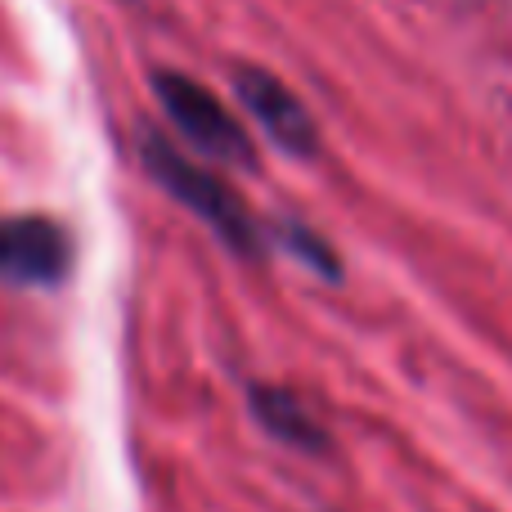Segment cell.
<instances>
[{
    "label": "cell",
    "instance_id": "6da1fadb",
    "mask_svg": "<svg viewBox=\"0 0 512 512\" xmlns=\"http://www.w3.org/2000/svg\"><path fill=\"white\" fill-rule=\"evenodd\" d=\"M135 149H140V162L153 185L167 189L185 212H194L230 252H239V256L265 252V230L256 225L252 207L243 203V194L225 176L198 167L185 149H176V144L158 131H140L135 135Z\"/></svg>",
    "mask_w": 512,
    "mask_h": 512
},
{
    "label": "cell",
    "instance_id": "7a4b0ae2",
    "mask_svg": "<svg viewBox=\"0 0 512 512\" xmlns=\"http://www.w3.org/2000/svg\"><path fill=\"white\" fill-rule=\"evenodd\" d=\"M153 95H158L162 113L171 117L180 135H185L189 149H198L203 158L221 162V167H256V144L243 131V122L203 86V81L185 77V72H153Z\"/></svg>",
    "mask_w": 512,
    "mask_h": 512
},
{
    "label": "cell",
    "instance_id": "3957f363",
    "mask_svg": "<svg viewBox=\"0 0 512 512\" xmlns=\"http://www.w3.org/2000/svg\"><path fill=\"white\" fill-rule=\"evenodd\" d=\"M72 270V239L41 212L0 216V283L9 288H54Z\"/></svg>",
    "mask_w": 512,
    "mask_h": 512
},
{
    "label": "cell",
    "instance_id": "277c9868",
    "mask_svg": "<svg viewBox=\"0 0 512 512\" xmlns=\"http://www.w3.org/2000/svg\"><path fill=\"white\" fill-rule=\"evenodd\" d=\"M234 95L274 149H283L288 158H315L319 153V126L310 108L270 68H252V63L239 68L234 72Z\"/></svg>",
    "mask_w": 512,
    "mask_h": 512
},
{
    "label": "cell",
    "instance_id": "5b68a950",
    "mask_svg": "<svg viewBox=\"0 0 512 512\" xmlns=\"http://www.w3.org/2000/svg\"><path fill=\"white\" fill-rule=\"evenodd\" d=\"M252 414L274 441L292 445V450L319 454L328 445V436H324V427L315 423V414L283 387H252Z\"/></svg>",
    "mask_w": 512,
    "mask_h": 512
},
{
    "label": "cell",
    "instance_id": "8992f818",
    "mask_svg": "<svg viewBox=\"0 0 512 512\" xmlns=\"http://www.w3.org/2000/svg\"><path fill=\"white\" fill-rule=\"evenodd\" d=\"M270 239L279 243L288 256H297L306 270H315L319 279H342V261H337L333 243L319 239L306 221H274L270 225Z\"/></svg>",
    "mask_w": 512,
    "mask_h": 512
}]
</instances>
